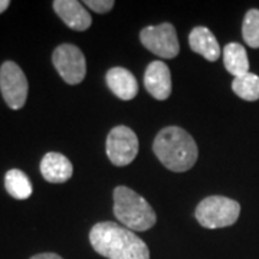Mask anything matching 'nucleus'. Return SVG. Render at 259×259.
<instances>
[{
  "mask_svg": "<svg viewBox=\"0 0 259 259\" xmlns=\"http://www.w3.org/2000/svg\"><path fill=\"white\" fill-rule=\"evenodd\" d=\"M94 250L107 259H150L146 242L127 228L114 222H100L90 232Z\"/></svg>",
  "mask_w": 259,
  "mask_h": 259,
  "instance_id": "nucleus-1",
  "label": "nucleus"
},
{
  "mask_svg": "<svg viewBox=\"0 0 259 259\" xmlns=\"http://www.w3.org/2000/svg\"><path fill=\"white\" fill-rule=\"evenodd\" d=\"M153 150L157 158L171 171H187L194 166L199 148L193 137L180 127H166L154 139Z\"/></svg>",
  "mask_w": 259,
  "mask_h": 259,
  "instance_id": "nucleus-2",
  "label": "nucleus"
},
{
  "mask_svg": "<svg viewBox=\"0 0 259 259\" xmlns=\"http://www.w3.org/2000/svg\"><path fill=\"white\" fill-rule=\"evenodd\" d=\"M114 214L130 231L144 232L156 225V213L148 202L125 186L114 189Z\"/></svg>",
  "mask_w": 259,
  "mask_h": 259,
  "instance_id": "nucleus-3",
  "label": "nucleus"
},
{
  "mask_svg": "<svg viewBox=\"0 0 259 259\" xmlns=\"http://www.w3.org/2000/svg\"><path fill=\"white\" fill-rule=\"evenodd\" d=\"M241 204L225 196H209L196 207V219L203 228L219 229L238 221Z\"/></svg>",
  "mask_w": 259,
  "mask_h": 259,
  "instance_id": "nucleus-4",
  "label": "nucleus"
},
{
  "mask_svg": "<svg viewBox=\"0 0 259 259\" xmlns=\"http://www.w3.org/2000/svg\"><path fill=\"white\" fill-rule=\"evenodd\" d=\"M0 91L3 100L12 110H20L28 98V79L20 66L6 61L0 66Z\"/></svg>",
  "mask_w": 259,
  "mask_h": 259,
  "instance_id": "nucleus-5",
  "label": "nucleus"
},
{
  "mask_svg": "<svg viewBox=\"0 0 259 259\" xmlns=\"http://www.w3.org/2000/svg\"><path fill=\"white\" fill-rule=\"evenodd\" d=\"M140 40L148 51L163 59H173L180 52L176 29L171 23L144 28L140 33Z\"/></svg>",
  "mask_w": 259,
  "mask_h": 259,
  "instance_id": "nucleus-6",
  "label": "nucleus"
},
{
  "mask_svg": "<svg viewBox=\"0 0 259 259\" xmlns=\"http://www.w3.org/2000/svg\"><path fill=\"white\" fill-rule=\"evenodd\" d=\"M54 66L61 78L69 85L82 82L87 74L85 56L81 49L71 44H62L56 48L52 55Z\"/></svg>",
  "mask_w": 259,
  "mask_h": 259,
  "instance_id": "nucleus-7",
  "label": "nucleus"
},
{
  "mask_svg": "<svg viewBox=\"0 0 259 259\" xmlns=\"http://www.w3.org/2000/svg\"><path fill=\"white\" fill-rule=\"evenodd\" d=\"M139 139L136 133L125 125H117L107 137V156L114 166L124 167L137 157Z\"/></svg>",
  "mask_w": 259,
  "mask_h": 259,
  "instance_id": "nucleus-8",
  "label": "nucleus"
},
{
  "mask_svg": "<svg viewBox=\"0 0 259 259\" xmlns=\"http://www.w3.org/2000/svg\"><path fill=\"white\" fill-rule=\"evenodd\" d=\"M144 87L158 101H164L171 94V74L166 64L154 61L148 65L144 74Z\"/></svg>",
  "mask_w": 259,
  "mask_h": 259,
  "instance_id": "nucleus-9",
  "label": "nucleus"
},
{
  "mask_svg": "<svg viewBox=\"0 0 259 259\" xmlns=\"http://www.w3.org/2000/svg\"><path fill=\"white\" fill-rule=\"evenodd\" d=\"M54 9L65 25L74 30H87L93 23L91 15L83 8L82 3L76 0H55Z\"/></svg>",
  "mask_w": 259,
  "mask_h": 259,
  "instance_id": "nucleus-10",
  "label": "nucleus"
},
{
  "mask_svg": "<svg viewBox=\"0 0 259 259\" xmlns=\"http://www.w3.org/2000/svg\"><path fill=\"white\" fill-rule=\"evenodd\" d=\"M105 79H107L108 88L120 100L130 101L139 93V82L136 76L122 66L111 68L105 75Z\"/></svg>",
  "mask_w": 259,
  "mask_h": 259,
  "instance_id": "nucleus-11",
  "label": "nucleus"
},
{
  "mask_svg": "<svg viewBox=\"0 0 259 259\" xmlns=\"http://www.w3.org/2000/svg\"><path fill=\"white\" fill-rule=\"evenodd\" d=\"M40 173L49 183H65L72 177L74 167L64 154L48 153L40 161Z\"/></svg>",
  "mask_w": 259,
  "mask_h": 259,
  "instance_id": "nucleus-12",
  "label": "nucleus"
},
{
  "mask_svg": "<svg viewBox=\"0 0 259 259\" xmlns=\"http://www.w3.org/2000/svg\"><path fill=\"white\" fill-rule=\"evenodd\" d=\"M189 45L192 51L202 55L204 59L214 62L221 56V47L212 32L204 26L194 28L189 35Z\"/></svg>",
  "mask_w": 259,
  "mask_h": 259,
  "instance_id": "nucleus-13",
  "label": "nucleus"
},
{
  "mask_svg": "<svg viewBox=\"0 0 259 259\" xmlns=\"http://www.w3.org/2000/svg\"><path fill=\"white\" fill-rule=\"evenodd\" d=\"M223 64L226 71L235 78L243 76L249 72V59L246 55V49L236 42L228 44L223 48Z\"/></svg>",
  "mask_w": 259,
  "mask_h": 259,
  "instance_id": "nucleus-14",
  "label": "nucleus"
},
{
  "mask_svg": "<svg viewBox=\"0 0 259 259\" xmlns=\"http://www.w3.org/2000/svg\"><path fill=\"white\" fill-rule=\"evenodd\" d=\"M5 187H6L8 193L18 200L29 199L33 192V187H32L29 177L19 168H12L6 173Z\"/></svg>",
  "mask_w": 259,
  "mask_h": 259,
  "instance_id": "nucleus-15",
  "label": "nucleus"
},
{
  "mask_svg": "<svg viewBox=\"0 0 259 259\" xmlns=\"http://www.w3.org/2000/svg\"><path fill=\"white\" fill-rule=\"evenodd\" d=\"M232 90L239 98L245 101H258L259 100V76L248 72L243 76L235 78L232 82Z\"/></svg>",
  "mask_w": 259,
  "mask_h": 259,
  "instance_id": "nucleus-16",
  "label": "nucleus"
},
{
  "mask_svg": "<svg viewBox=\"0 0 259 259\" xmlns=\"http://www.w3.org/2000/svg\"><path fill=\"white\" fill-rule=\"evenodd\" d=\"M242 35L250 48H259V10L250 9L243 19Z\"/></svg>",
  "mask_w": 259,
  "mask_h": 259,
  "instance_id": "nucleus-17",
  "label": "nucleus"
},
{
  "mask_svg": "<svg viewBox=\"0 0 259 259\" xmlns=\"http://www.w3.org/2000/svg\"><path fill=\"white\" fill-rule=\"evenodd\" d=\"M85 6H88L90 9H93L97 13H107L114 8V2L112 0H85L83 2Z\"/></svg>",
  "mask_w": 259,
  "mask_h": 259,
  "instance_id": "nucleus-18",
  "label": "nucleus"
},
{
  "mask_svg": "<svg viewBox=\"0 0 259 259\" xmlns=\"http://www.w3.org/2000/svg\"><path fill=\"white\" fill-rule=\"evenodd\" d=\"M30 259H64L62 256L52 253V252H45V253H37L35 256H32Z\"/></svg>",
  "mask_w": 259,
  "mask_h": 259,
  "instance_id": "nucleus-19",
  "label": "nucleus"
},
{
  "mask_svg": "<svg viewBox=\"0 0 259 259\" xmlns=\"http://www.w3.org/2000/svg\"><path fill=\"white\" fill-rule=\"evenodd\" d=\"M10 6L9 0H0V13H3L5 10Z\"/></svg>",
  "mask_w": 259,
  "mask_h": 259,
  "instance_id": "nucleus-20",
  "label": "nucleus"
}]
</instances>
